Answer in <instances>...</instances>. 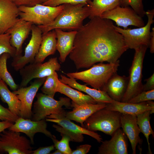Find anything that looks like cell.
<instances>
[{
	"label": "cell",
	"mask_w": 154,
	"mask_h": 154,
	"mask_svg": "<svg viewBox=\"0 0 154 154\" xmlns=\"http://www.w3.org/2000/svg\"><path fill=\"white\" fill-rule=\"evenodd\" d=\"M112 20L95 17L77 31L69 54L76 69L98 62L115 63L129 48Z\"/></svg>",
	"instance_id": "1"
},
{
	"label": "cell",
	"mask_w": 154,
	"mask_h": 154,
	"mask_svg": "<svg viewBox=\"0 0 154 154\" xmlns=\"http://www.w3.org/2000/svg\"><path fill=\"white\" fill-rule=\"evenodd\" d=\"M90 14L87 5L65 4L62 11L52 22L38 26L42 34L56 29L78 31L82 27L83 21Z\"/></svg>",
	"instance_id": "2"
},
{
	"label": "cell",
	"mask_w": 154,
	"mask_h": 154,
	"mask_svg": "<svg viewBox=\"0 0 154 154\" xmlns=\"http://www.w3.org/2000/svg\"><path fill=\"white\" fill-rule=\"evenodd\" d=\"M119 66L118 60L115 63L100 62L82 71L64 73L69 78L80 80L93 88L106 92V86L109 80L117 73Z\"/></svg>",
	"instance_id": "3"
},
{
	"label": "cell",
	"mask_w": 154,
	"mask_h": 154,
	"mask_svg": "<svg viewBox=\"0 0 154 154\" xmlns=\"http://www.w3.org/2000/svg\"><path fill=\"white\" fill-rule=\"evenodd\" d=\"M121 113L104 108L98 110L84 121L83 127L90 131H100L112 136L121 127Z\"/></svg>",
	"instance_id": "4"
},
{
	"label": "cell",
	"mask_w": 154,
	"mask_h": 154,
	"mask_svg": "<svg viewBox=\"0 0 154 154\" xmlns=\"http://www.w3.org/2000/svg\"><path fill=\"white\" fill-rule=\"evenodd\" d=\"M148 46H143L135 50L131 65L129 70L128 84L121 101L128 102L131 98L143 91L142 69L145 56Z\"/></svg>",
	"instance_id": "5"
},
{
	"label": "cell",
	"mask_w": 154,
	"mask_h": 154,
	"mask_svg": "<svg viewBox=\"0 0 154 154\" xmlns=\"http://www.w3.org/2000/svg\"><path fill=\"white\" fill-rule=\"evenodd\" d=\"M64 6L63 4L51 7L41 4L33 6H19L20 19L38 25H45L52 22L60 13Z\"/></svg>",
	"instance_id": "6"
},
{
	"label": "cell",
	"mask_w": 154,
	"mask_h": 154,
	"mask_svg": "<svg viewBox=\"0 0 154 154\" xmlns=\"http://www.w3.org/2000/svg\"><path fill=\"white\" fill-rule=\"evenodd\" d=\"M36 97L37 100L34 104L31 119L33 121H40L51 114H58L64 110L63 106L71 107V103L68 98L61 97L57 100L43 93H38Z\"/></svg>",
	"instance_id": "7"
},
{
	"label": "cell",
	"mask_w": 154,
	"mask_h": 154,
	"mask_svg": "<svg viewBox=\"0 0 154 154\" xmlns=\"http://www.w3.org/2000/svg\"><path fill=\"white\" fill-rule=\"evenodd\" d=\"M148 21L146 25L138 28L126 29L114 25L115 29L123 37L125 42L129 48L134 50L143 46L149 47L151 37V26L154 22V9L145 11Z\"/></svg>",
	"instance_id": "8"
},
{
	"label": "cell",
	"mask_w": 154,
	"mask_h": 154,
	"mask_svg": "<svg viewBox=\"0 0 154 154\" xmlns=\"http://www.w3.org/2000/svg\"><path fill=\"white\" fill-rule=\"evenodd\" d=\"M30 140L20 132L4 130L0 134V154H32Z\"/></svg>",
	"instance_id": "9"
},
{
	"label": "cell",
	"mask_w": 154,
	"mask_h": 154,
	"mask_svg": "<svg viewBox=\"0 0 154 154\" xmlns=\"http://www.w3.org/2000/svg\"><path fill=\"white\" fill-rule=\"evenodd\" d=\"M60 68L57 57L51 58L43 63L35 62L30 63L19 70L21 78L19 88L26 87L33 79L46 77L55 71H59Z\"/></svg>",
	"instance_id": "10"
},
{
	"label": "cell",
	"mask_w": 154,
	"mask_h": 154,
	"mask_svg": "<svg viewBox=\"0 0 154 154\" xmlns=\"http://www.w3.org/2000/svg\"><path fill=\"white\" fill-rule=\"evenodd\" d=\"M100 17L113 21L117 27H122L124 29H127L130 25L140 27L145 25L142 18L129 6L118 5L104 13Z\"/></svg>",
	"instance_id": "11"
},
{
	"label": "cell",
	"mask_w": 154,
	"mask_h": 154,
	"mask_svg": "<svg viewBox=\"0 0 154 154\" xmlns=\"http://www.w3.org/2000/svg\"><path fill=\"white\" fill-rule=\"evenodd\" d=\"M31 37L25 48L24 55L13 58L11 66L16 71H19L29 63L34 61L41 43L42 32L38 27L33 24L31 29Z\"/></svg>",
	"instance_id": "12"
},
{
	"label": "cell",
	"mask_w": 154,
	"mask_h": 154,
	"mask_svg": "<svg viewBox=\"0 0 154 154\" xmlns=\"http://www.w3.org/2000/svg\"><path fill=\"white\" fill-rule=\"evenodd\" d=\"M46 77L37 78L28 87L19 88L12 92L21 102L20 117L31 119L32 114V108L34 98L39 88L44 84Z\"/></svg>",
	"instance_id": "13"
},
{
	"label": "cell",
	"mask_w": 154,
	"mask_h": 154,
	"mask_svg": "<svg viewBox=\"0 0 154 154\" xmlns=\"http://www.w3.org/2000/svg\"><path fill=\"white\" fill-rule=\"evenodd\" d=\"M46 121L45 119L34 121L19 117L9 129L25 133L29 138L31 144H33L34 136L37 133H42L51 139L53 137L54 135L47 129Z\"/></svg>",
	"instance_id": "14"
},
{
	"label": "cell",
	"mask_w": 154,
	"mask_h": 154,
	"mask_svg": "<svg viewBox=\"0 0 154 154\" xmlns=\"http://www.w3.org/2000/svg\"><path fill=\"white\" fill-rule=\"evenodd\" d=\"M111 136L110 140L101 142L97 154H128L127 137L122 130L119 128Z\"/></svg>",
	"instance_id": "15"
},
{
	"label": "cell",
	"mask_w": 154,
	"mask_h": 154,
	"mask_svg": "<svg viewBox=\"0 0 154 154\" xmlns=\"http://www.w3.org/2000/svg\"><path fill=\"white\" fill-rule=\"evenodd\" d=\"M33 24L31 22L19 19L6 32L10 34L11 44L16 49L15 56L22 55L23 43L31 31Z\"/></svg>",
	"instance_id": "16"
},
{
	"label": "cell",
	"mask_w": 154,
	"mask_h": 154,
	"mask_svg": "<svg viewBox=\"0 0 154 154\" xmlns=\"http://www.w3.org/2000/svg\"><path fill=\"white\" fill-rule=\"evenodd\" d=\"M20 12L12 0H0V34L5 33L16 23Z\"/></svg>",
	"instance_id": "17"
},
{
	"label": "cell",
	"mask_w": 154,
	"mask_h": 154,
	"mask_svg": "<svg viewBox=\"0 0 154 154\" xmlns=\"http://www.w3.org/2000/svg\"><path fill=\"white\" fill-rule=\"evenodd\" d=\"M66 112L64 110L58 114H52L46 117L45 120L57 123L63 128L72 132L89 135L101 143L102 138L100 135L95 132L89 131L85 128L75 124L71 120L66 118Z\"/></svg>",
	"instance_id": "18"
},
{
	"label": "cell",
	"mask_w": 154,
	"mask_h": 154,
	"mask_svg": "<svg viewBox=\"0 0 154 154\" xmlns=\"http://www.w3.org/2000/svg\"><path fill=\"white\" fill-rule=\"evenodd\" d=\"M121 127L131 143L132 153L135 154L137 145L142 144L143 142L139 136L141 132L137 124V116L121 114Z\"/></svg>",
	"instance_id": "19"
},
{
	"label": "cell",
	"mask_w": 154,
	"mask_h": 154,
	"mask_svg": "<svg viewBox=\"0 0 154 154\" xmlns=\"http://www.w3.org/2000/svg\"><path fill=\"white\" fill-rule=\"evenodd\" d=\"M105 108L121 114L137 116L147 110L151 111V114L153 113L154 102L152 100L136 103L115 101L113 103L107 104Z\"/></svg>",
	"instance_id": "20"
},
{
	"label": "cell",
	"mask_w": 154,
	"mask_h": 154,
	"mask_svg": "<svg viewBox=\"0 0 154 154\" xmlns=\"http://www.w3.org/2000/svg\"><path fill=\"white\" fill-rule=\"evenodd\" d=\"M59 80L62 83L68 85L72 88L83 92L96 101L98 104H109L114 102L113 100L105 91L91 88L86 84H81L78 82L75 79L67 77L61 74Z\"/></svg>",
	"instance_id": "21"
},
{
	"label": "cell",
	"mask_w": 154,
	"mask_h": 154,
	"mask_svg": "<svg viewBox=\"0 0 154 154\" xmlns=\"http://www.w3.org/2000/svg\"><path fill=\"white\" fill-rule=\"evenodd\" d=\"M72 110L66 112V117L71 120L79 123L81 126L84 121L94 112L106 106V104H88L79 105L72 101Z\"/></svg>",
	"instance_id": "22"
},
{
	"label": "cell",
	"mask_w": 154,
	"mask_h": 154,
	"mask_svg": "<svg viewBox=\"0 0 154 154\" xmlns=\"http://www.w3.org/2000/svg\"><path fill=\"white\" fill-rule=\"evenodd\" d=\"M54 30L57 38L56 49L60 54L59 60L63 63L65 61L67 57L72 50L77 31L67 32L59 29Z\"/></svg>",
	"instance_id": "23"
},
{
	"label": "cell",
	"mask_w": 154,
	"mask_h": 154,
	"mask_svg": "<svg viewBox=\"0 0 154 154\" xmlns=\"http://www.w3.org/2000/svg\"><path fill=\"white\" fill-rule=\"evenodd\" d=\"M128 80V77L121 76L116 73L109 80L105 91L113 100L121 102L126 91Z\"/></svg>",
	"instance_id": "24"
},
{
	"label": "cell",
	"mask_w": 154,
	"mask_h": 154,
	"mask_svg": "<svg viewBox=\"0 0 154 154\" xmlns=\"http://www.w3.org/2000/svg\"><path fill=\"white\" fill-rule=\"evenodd\" d=\"M56 38L54 30L42 34L41 43L34 62L42 63L48 56L54 54L56 50Z\"/></svg>",
	"instance_id": "25"
},
{
	"label": "cell",
	"mask_w": 154,
	"mask_h": 154,
	"mask_svg": "<svg viewBox=\"0 0 154 154\" xmlns=\"http://www.w3.org/2000/svg\"><path fill=\"white\" fill-rule=\"evenodd\" d=\"M57 92L65 95L72 101L79 105L88 104H96L97 102L88 95H86L75 90L68 85L61 82L60 80Z\"/></svg>",
	"instance_id": "26"
},
{
	"label": "cell",
	"mask_w": 154,
	"mask_h": 154,
	"mask_svg": "<svg viewBox=\"0 0 154 154\" xmlns=\"http://www.w3.org/2000/svg\"><path fill=\"white\" fill-rule=\"evenodd\" d=\"M120 0H88L87 3L90 12L88 17H101L104 13L119 5Z\"/></svg>",
	"instance_id": "27"
},
{
	"label": "cell",
	"mask_w": 154,
	"mask_h": 154,
	"mask_svg": "<svg viewBox=\"0 0 154 154\" xmlns=\"http://www.w3.org/2000/svg\"><path fill=\"white\" fill-rule=\"evenodd\" d=\"M0 97L3 102L7 104L9 110L20 117L21 101L16 96L9 90L7 84L1 79Z\"/></svg>",
	"instance_id": "28"
},
{
	"label": "cell",
	"mask_w": 154,
	"mask_h": 154,
	"mask_svg": "<svg viewBox=\"0 0 154 154\" xmlns=\"http://www.w3.org/2000/svg\"><path fill=\"white\" fill-rule=\"evenodd\" d=\"M151 110H147L137 116V123L140 131L145 137L148 145V153L152 154L150 143L149 142V136L152 135L154 137V132L150 124Z\"/></svg>",
	"instance_id": "29"
},
{
	"label": "cell",
	"mask_w": 154,
	"mask_h": 154,
	"mask_svg": "<svg viewBox=\"0 0 154 154\" xmlns=\"http://www.w3.org/2000/svg\"><path fill=\"white\" fill-rule=\"evenodd\" d=\"M10 56L7 53H3L0 56V79L14 91L17 90L19 87L15 82L7 69V60Z\"/></svg>",
	"instance_id": "30"
},
{
	"label": "cell",
	"mask_w": 154,
	"mask_h": 154,
	"mask_svg": "<svg viewBox=\"0 0 154 154\" xmlns=\"http://www.w3.org/2000/svg\"><path fill=\"white\" fill-rule=\"evenodd\" d=\"M59 81L56 71L46 77L41 90L43 93L54 98Z\"/></svg>",
	"instance_id": "31"
},
{
	"label": "cell",
	"mask_w": 154,
	"mask_h": 154,
	"mask_svg": "<svg viewBox=\"0 0 154 154\" xmlns=\"http://www.w3.org/2000/svg\"><path fill=\"white\" fill-rule=\"evenodd\" d=\"M11 37L7 32L0 34V56L4 53L9 54L13 58L16 56V49L11 44Z\"/></svg>",
	"instance_id": "32"
},
{
	"label": "cell",
	"mask_w": 154,
	"mask_h": 154,
	"mask_svg": "<svg viewBox=\"0 0 154 154\" xmlns=\"http://www.w3.org/2000/svg\"><path fill=\"white\" fill-rule=\"evenodd\" d=\"M62 138L58 141L54 135L51 138L54 143L55 148L60 151L63 154H71L72 150L70 148L69 142L71 140L68 136L61 134Z\"/></svg>",
	"instance_id": "33"
},
{
	"label": "cell",
	"mask_w": 154,
	"mask_h": 154,
	"mask_svg": "<svg viewBox=\"0 0 154 154\" xmlns=\"http://www.w3.org/2000/svg\"><path fill=\"white\" fill-rule=\"evenodd\" d=\"M119 5L122 7L130 6L138 15L142 17L145 15L143 0H120Z\"/></svg>",
	"instance_id": "34"
},
{
	"label": "cell",
	"mask_w": 154,
	"mask_h": 154,
	"mask_svg": "<svg viewBox=\"0 0 154 154\" xmlns=\"http://www.w3.org/2000/svg\"><path fill=\"white\" fill-rule=\"evenodd\" d=\"M52 126L57 131L60 133V134H64L69 137L71 141L76 142H81L84 141V137L83 134H77L72 132L58 124H53Z\"/></svg>",
	"instance_id": "35"
},
{
	"label": "cell",
	"mask_w": 154,
	"mask_h": 154,
	"mask_svg": "<svg viewBox=\"0 0 154 154\" xmlns=\"http://www.w3.org/2000/svg\"><path fill=\"white\" fill-rule=\"evenodd\" d=\"M154 100V89L143 91L130 99L128 102L139 103Z\"/></svg>",
	"instance_id": "36"
},
{
	"label": "cell",
	"mask_w": 154,
	"mask_h": 154,
	"mask_svg": "<svg viewBox=\"0 0 154 154\" xmlns=\"http://www.w3.org/2000/svg\"><path fill=\"white\" fill-rule=\"evenodd\" d=\"M19 117L0 104V120L8 121L14 123Z\"/></svg>",
	"instance_id": "37"
},
{
	"label": "cell",
	"mask_w": 154,
	"mask_h": 154,
	"mask_svg": "<svg viewBox=\"0 0 154 154\" xmlns=\"http://www.w3.org/2000/svg\"><path fill=\"white\" fill-rule=\"evenodd\" d=\"M88 0H48L41 4L51 7H56L63 4H84L87 5Z\"/></svg>",
	"instance_id": "38"
},
{
	"label": "cell",
	"mask_w": 154,
	"mask_h": 154,
	"mask_svg": "<svg viewBox=\"0 0 154 154\" xmlns=\"http://www.w3.org/2000/svg\"><path fill=\"white\" fill-rule=\"evenodd\" d=\"M18 6L25 5L33 6L37 4H40V0H12Z\"/></svg>",
	"instance_id": "39"
},
{
	"label": "cell",
	"mask_w": 154,
	"mask_h": 154,
	"mask_svg": "<svg viewBox=\"0 0 154 154\" xmlns=\"http://www.w3.org/2000/svg\"><path fill=\"white\" fill-rule=\"evenodd\" d=\"M91 146L89 144H84L78 146L76 149L72 151L71 154H86L90 150Z\"/></svg>",
	"instance_id": "40"
},
{
	"label": "cell",
	"mask_w": 154,
	"mask_h": 154,
	"mask_svg": "<svg viewBox=\"0 0 154 154\" xmlns=\"http://www.w3.org/2000/svg\"><path fill=\"white\" fill-rule=\"evenodd\" d=\"M54 145L40 147L37 149L33 151L32 154H48L55 149Z\"/></svg>",
	"instance_id": "41"
},
{
	"label": "cell",
	"mask_w": 154,
	"mask_h": 154,
	"mask_svg": "<svg viewBox=\"0 0 154 154\" xmlns=\"http://www.w3.org/2000/svg\"><path fill=\"white\" fill-rule=\"evenodd\" d=\"M145 81L146 83L144 85H143V91H147L154 89V73L151 76L145 79Z\"/></svg>",
	"instance_id": "42"
},
{
	"label": "cell",
	"mask_w": 154,
	"mask_h": 154,
	"mask_svg": "<svg viewBox=\"0 0 154 154\" xmlns=\"http://www.w3.org/2000/svg\"><path fill=\"white\" fill-rule=\"evenodd\" d=\"M13 124L8 121H0V134L6 129H9Z\"/></svg>",
	"instance_id": "43"
},
{
	"label": "cell",
	"mask_w": 154,
	"mask_h": 154,
	"mask_svg": "<svg viewBox=\"0 0 154 154\" xmlns=\"http://www.w3.org/2000/svg\"><path fill=\"white\" fill-rule=\"evenodd\" d=\"M151 37L149 42V46L150 48V52L153 54L154 52V28L152 29L151 32Z\"/></svg>",
	"instance_id": "44"
},
{
	"label": "cell",
	"mask_w": 154,
	"mask_h": 154,
	"mask_svg": "<svg viewBox=\"0 0 154 154\" xmlns=\"http://www.w3.org/2000/svg\"><path fill=\"white\" fill-rule=\"evenodd\" d=\"M51 154H63V153L60 151L56 149L54 152H53Z\"/></svg>",
	"instance_id": "45"
},
{
	"label": "cell",
	"mask_w": 154,
	"mask_h": 154,
	"mask_svg": "<svg viewBox=\"0 0 154 154\" xmlns=\"http://www.w3.org/2000/svg\"><path fill=\"white\" fill-rule=\"evenodd\" d=\"M48 0H40V4H42L43 3L48 1Z\"/></svg>",
	"instance_id": "46"
}]
</instances>
